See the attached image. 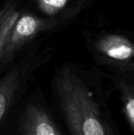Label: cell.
I'll return each mask as SVG.
<instances>
[{
    "label": "cell",
    "mask_w": 134,
    "mask_h": 135,
    "mask_svg": "<svg viewBox=\"0 0 134 135\" xmlns=\"http://www.w3.org/2000/svg\"><path fill=\"white\" fill-rule=\"evenodd\" d=\"M54 98L70 135H115L100 101L70 70L56 74Z\"/></svg>",
    "instance_id": "1"
},
{
    "label": "cell",
    "mask_w": 134,
    "mask_h": 135,
    "mask_svg": "<svg viewBox=\"0 0 134 135\" xmlns=\"http://www.w3.org/2000/svg\"><path fill=\"white\" fill-rule=\"evenodd\" d=\"M51 26L45 20L32 15H24L14 23L3 51L2 58L7 57L39 32Z\"/></svg>",
    "instance_id": "3"
},
{
    "label": "cell",
    "mask_w": 134,
    "mask_h": 135,
    "mask_svg": "<svg viewBox=\"0 0 134 135\" xmlns=\"http://www.w3.org/2000/svg\"><path fill=\"white\" fill-rule=\"evenodd\" d=\"M17 17L18 13L13 8H6L0 13V59L2 58L8 36Z\"/></svg>",
    "instance_id": "6"
},
{
    "label": "cell",
    "mask_w": 134,
    "mask_h": 135,
    "mask_svg": "<svg viewBox=\"0 0 134 135\" xmlns=\"http://www.w3.org/2000/svg\"><path fill=\"white\" fill-rule=\"evenodd\" d=\"M19 135H63L50 113L42 106L28 104L20 119Z\"/></svg>",
    "instance_id": "2"
},
{
    "label": "cell",
    "mask_w": 134,
    "mask_h": 135,
    "mask_svg": "<svg viewBox=\"0 0 134 135\" xmlns=\"http://www.w3.org/2000/svg\"><path fill=\"white\" fill-rule=\"evenodd\" d=\"M19 85V75L16 70L9 72L0 81V127L14 100Z\"/></svg>",
    "instance_id": "4"
},
{
    "label": "cell",
    "mask_w": 134,
    "mask_h": 135,
    "mask_svg": "<svg viewBox=\"0 0 134 135\" xmlns=\"http://www.w3.org/2000/svg\"><path fill=\"white\" fill-rule=\"evenodd\" d=\"M70 0H36L38 7L47 15H54L62 9Z\"/></svg>",
    "instance_id": "7"
},
{
    "label": "cell",
    "mask_w": 134,
    "mask_h": 135,
    "mask_svg": "<svg viewBox=\"0 0 134 135\" xmlns=\"http://www.w3.org/2000/svg\"><path fill=\"white\" fill-rule=\"evenodd\" d=\"M99 47L108 56L116 59L129 58L133 52L130 44L125 39L117 36H107L101 40Z\"/></svg>",
    "instance_id": "5"
}]
</instances>
